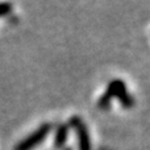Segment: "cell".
<instances>
[{
  "label": "cell",
  "instance_id": "4",
  "mask_svg": "<svg viewBox=\"0 0 150 150\" xmlns=\"http://www.w3.org/2000/svg\"><path fill=\"white\" fill-rule=\"evenodd\" d=\"M67 138H69V127L65 124L58 125L57 130H55V137H54V148L58 150L63 149Z\"/></svg>",
  "mask_w": 150,
  "mask_h": 150
},
{
  "label": "cell",
  "instance_id": "1",
  "mask_svg": "<svg viewBox=\"0 0 150 150\" xmlns=\"http://www.w3.org/2000/svg\"><path fill=\"white\" fill-rule=\"evenodd\" d=\"M104 93H105L111 100L113 98L119 99L120 103H121V105L124 107L125 109H129L134 105V99L130 96V93H128L127 84H125V82L121 80V79L111 80Z\"/></svg>",
  "mask_w": 150,
  "mask_h": 150
},
{
  "label": "cell",
  "instance_id": "2",
  "mask_svg": "<svg viewBox=\"0 0 150 150\" xmlns=\"http://www.w3.org/2000/svg\"><path fill=\"white\" fill-rule=\"evenodd\" d=\"M50 129H52V125L50 124H42L37 130L30 133L25 140L20 141L16 145L15 150H33L37 145H40L47 137V134L50 133Z\"/></svg>",
  "mask_w": 150,
  "mask_h": 150
},
{
  "label": "cell",
  "instance_id": "5",
  "mask_svg": "<svg viewBox=\"0 0 150 150\" xmlns=\"http://www.w3.org/2000/svg\"><path fill=\"white\" fill-rule=\"evenodd\" d=\"M11 8H12V5L9 3H0V17L8 15L11 12Z\"/></svg>",
  "mask_w": 150,
  "mask_h": 150
},
{
  "label": "cell",
  "instance_id": "6",
  "mask_svg": "<svg viewBox=\"0 0 150 150\" xmlns=\"http://www.w3.org/2000/svg\"><path fill=\"white\" fill-rule=\"evenodd\" d=\"M63 150H73V149H70V148H63Z\"/></svg>",
  "mask_w": 150,
  "mask_h": 150
},
{
  "label": "cell",
  "instance_id": "3",
  "mask_svg": "<svg viewBox=\"0 0 150 150\" xmlns=\"http://www.w3.org/2000/svg\"><path fill=\"white\" fill-rule=\"evenodd\" d=\"M70 125L74 128L75 133L78 136V144H79V150H91V140L90 133L83 122V120L79 116H73L70 119Z\"/></svg>",
  "mask_w": 150,
  "mask_h": 150
}]
</instances>
